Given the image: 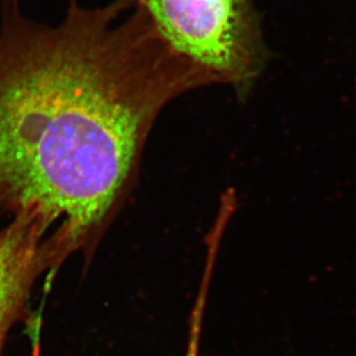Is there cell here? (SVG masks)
<instances>
[{"label":"cell","instance_id":"1","mask_svg":"<svg viewBox=\"0 0 356 356\" xmlns=\"http://www.w3.org/2000/svg\"><path fill=\"white\" fill-rule=\"evenodd\" d=\"M215 86L126 0H73L56 26L5 0L0 24V211L40 229L57 270L90 256L138 177L170 103Z\"/></svg>","mask_w":356,"mask_h":356},{"label":"cell","instance_id":"2","mask_svg":"<svg viewBox=\"0 0 356 356\" xmlns=\"http://www.w3.org/2000/svg\"><path fill=\"white\" fill-rule=\"evenodd\" d=\"M165 43L245 101L269 63L254 0H126Z\"/></svg>","mask_w":356,"mask_h":356},{"label":"cell","instance_id":"3","mask_svg":"<svg viewBox=\"0 0 356 356\" xmlns=\"http://www.w3.org/2000/svg\"><path fill=\"white\" fill-rule=\"evenodd\" d=\"M54 273L47 240L24 219L0 227V356L14 324L27 319L29 300L42 273Z\"/></svg>","mask_w":356,"mask_h":356}]
</instances>
